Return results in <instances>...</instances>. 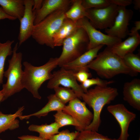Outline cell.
Wrapping results in <instances>:
<instances>
[{
  "label": "cell",
  "instance_id": "cell-1",
  "mask_svg": "<svg viewBox=\"0 0 140 140\" xmlns=\"http://www.w3.org/2000/svg\"><path fill=\"white\" fill-rule=\"evenodd\" d=\"M87 67L94 71L100 77L106 79L120 74L134 76L138 74L128 67L122 58L112 52L108 47L98 53Z\"/></svg>",
  "mask_w": 140,
  "mask_h": 140
},
{
  "label": "cell",
  "instance_id": "cell-2",
  "mask_svg": "<svg viewBox=\"0 0 140 140\" xmlns=\"http://www.w3.org/2000/svg\"><path fill=\"white\" fill-rule=\"evenodd\" d=\"M118 94L116 88L96 86L82 94V99L93 111V120L85 130L97 132L101 123L100 116L103 108L114 100Z\"/></svg>",
  "mask_w": 140,
  "mask_h": 140
},
{
  "label": "cell",
  "instance_id": "cell-3",
  "mask_svg": "<svg viewBox=\"0 0 140 140\" xmlns=\"http://www.w3.org/2000/svg\"><path fill=\"white\" fill-rule=\"evenodd\" d=\"M23 65L24 69L22 82L24 88L34 97L41 99L38 90L45 81L52 78L51 72L58 65L57 58H50L46 64L39 66H34L27 61L24 62Z\"/></svg>",
  "mask_w": 140,
  "mask_h": 140
},
{
  "label": "cell",
  "instance_id": "cell-4",
  "mask_svg": "<svg viewBox=\"0 0 140 140\" xmlns=\"http://www.w3.org/2000/svg\"><path fill=\"white\" fill-rule=\"evenodd\" d=\"M63 10L57 11L34 25L31 34L33 38L38 44L53 48L54 34L60 27L66 18Z\"/></svg>",
  "mask_w": 140,
  "mask_h": 140
},
{
  "label": "cell",
  "instance_id": "cell-5",
  "mask_svg": "<svg viewBox=\"0 0 140 140\" xmlns=\"http://www.w3.org/2000/svg\"><path fill=\"white\" fill-rule=\"evenodd\" d=\"M18 45V43L15 44L11 58L8 60V68L4 72V76L6 78L7 81L2 86L3 101L24 88L22 82L23 72L21 64L22 54L21 52H17Z\"/></svg>",
  "mask_w": 140,
  "mask_h": 140
},
{
  "label": "cell",
  "instance_id": "cell-6",
  "mask_svg": "<svg viewBox=\"0 0 140 140\" xmlns=\"http://www.w3.org/2000/svg\"><path fill=\"white\" fill-rule=\"evenodd\" d=\"M89 42L85 31L79 28L63 42L62 52L60 57L57 58L58 65L61 67L75 59L87 51Z\"/></svg>",
  "mask_w": 140,
  "mask_h": 140
},
{
  "label": "cell",
  "instance_id": "cell-7",
  "mask_svg": "<svg viewBox=\"0 0 140 140\" xmlns=\"http://www.w3.org/2000/svg\"><path fill=\"white\" fill-rule=\"evenodd\" d=\"M77 23L78 27L83 29L88 36L89 42L87 50L101 45L111 47L122 41L121 39L103 34L97 30L86 17L79 20Z\"/></svg>",
  "mask_w": 140,
  "mask_h": 140
},
{
  "label": "cell",
  "instance_id": "cell-8",
  "mask_svg": "<svg viewBox=\"0 0 140 140\" xmlns=\"http://www.w3.org/2000/svg\"><path fill=\"white\" fill-rule=\"evenodd\" d=\"M118 10V6L114 4L102 8L86 9V18L96 29L105 30L113 25Z\"/></svg>",
  "mask_w": 140,
  "mask_h": 140
},
{
  "label": "cell",
  "instance_id": "cell-9",
  "mask_svg": "<svg viewBox=\"0 0 140 140\" xmlns=\"http://www.w3.org/2000/svg\"><path fill=\"white\" fill-rule=\"evenodd\" d=\"M62 111L74 119L78 125L77 130L79 132L85 130L93 118V114L87 108L86 103L78 98L70 101Z\"/></svg>",
  "mask_w": 140,
  "mask_h": 140
},
{
  "label": "cell",
  "instance_id": "cell-10",
  "mask_svg": "<svg viewBox=\"0 0 140 140\" xmlns=\"http://www.w3.org/2000/svg\"><path fill=\"white\" fill-rule=\"evenodd\" d=\"M52 74V78L47 83L48 88L54 89L62 85L65 87L71 88L77 98L82 99V95L84 92L80 85L77 82L74 72L61 67L60 70L54 72Z\"/></svg>",
  "mask_w": 140,
  "mask_h": 140
},
{
  "label": "cell",
  "instance_id": "cell-11",
  "mask_svg": "<svg viewBox=\"0 0 140 140\" xmlns=\"http://www.w3.org/2000/svg\"><path fill=\"white\" fill-rule=\"evenodd\" d=\"M131 9L125 7L118 6L117 14L113 25L111 27L105 30L107 35L121 39L129 35V31L128 26L133 15Z\"/></svg>",
  "mask_w": 140,
  "mask_h": 140
},
{
  "label": "cell",
  "instance_id": "cell-12",
  "mask_svg": "<svg viewBox=\"0 0 140 140\" xmlns=\"http://www.w3.org/2000/svg\"><path fill=\"white\" fill-rule=\"evenodd\" d=\"M107 109L116 119L121 128L120 134L117 140H128L129 125L135 119L136 114L129 110L122 104L110 105Z\"/></svg>",
  "mask_w": 140,
  "mask_h": 140
},
{
  "label": "cell",
  "instance_id": "cell-13",
  "mask_svg": "<svg viewBox=\"0 0 140 140\" xmlns=\"http://www.w3.org/2000/svg\"><path fill=\"white\" fill-rule=\"evenodd\" d=\"M24 12L19 20L20 26L18 37L19 46L31 37L34 25L35 13L32 10L33 0H24Z\"/></svg>",
  "mask_w": 140,
  "mask_h": 140
},
{
  "label": "cell",
  "instance_id": "cell-14",
  "mask_svg": "<svg viewBox=\"0 0 140 140\" xmlns=\"http://www.w3.org/2000/svg\"><path fill=\"white\" fill-rule=\"evenodd\" d=\"M72 2V0H43L41 7L35 12L34 25L57 11L63 10L67 11Z\"/></svg>",
  "mask_w": 140,
  "mask_h": 140
},
{
  "label": "cell",
  "instance_id": "cell-15",
  "mask_svg": "<svg viewBox=\"0 0 140 140\" xmlns=\"http://www.w3.org/2000/svg\"><path fill=\"white\" fill-rule=\"evenodd\" d=\"M123 99L134 108L140 110V80L134 79L124 83Z\"/></svg>",
  "mask_w": 140,
  "mask_h": 140
},
{
  "label": "cell",
  "instance_id": "cell-16",
  "mask_svg": "<svg viewBox=\"0 0 140 140\" xmlns=\"http://www.w3.org/2000/svg\"><path fill=\"white\" fill-rule=\"evenodd\" d=\"M100 45L87 50L74 60L67 63L61 67L76 72L88 68L87 66L97 56L99 51L104 46Z\"/></svg>",
  "mask_w": 140,
  "mask_h": 140
},
{
  "label": "cell",
  "instance_id": "cell-17",
  "mask_svg": "<svg viewBox=\"0 0 140 140\" xmlns=\"http://www.w3.org/2000/svg\"><path fill=\"white\" fill-rule=\"evenodd\" d=\"M140 43V36L137 32L129 36L124 41L111 47H108L113 53L122 58L129 53H133Z\"/></svg>",
  "mask_w": 140,
  "mask_h": 140
},
{
  "label": "cell",
  "instance_id": "cell-18",
  "mask_svg": "<svg viewBox=\"0 0 140 140\" xmlns=\"http://www.w3.org/2000/svg\"><path fill=\"white\" fill-rule=\"evenodd\" d=\"M79 28L77 22L66 17L53 36V41L54 46L62 45L64 41L73 35Z\"/></svg>",
  "mask_w": 140,
  "mask_h": 140
},
{
  "label": "cell",
  "instance_id": "cell-19",
  "mask_svg": "<svg viewBox=\"0 0 140 140\" xmlns=\"http://www.w3.org/2000/svg\"><path fill=\"white\" fill-rule=\"evenodd\" d=\"M48 101L46 104L41 109L34 113L26 115H22L19 118L21 120L28 119L31 117L34 116L40 118L47 115L53 111H57L62 110L66 106L54 94L50 95L47 97Z\"/></svg>",
  "mask_w": 140,
  "mask_h": 140
},
{
  "label": "cell",
  "instance_id": "cell-20",
  "mask_svg": "<svg viewBox=\"0 0 140 140\" xmlns=\"http://www.w3.org/2000/svg\"><path fill=\"white\" fill-rule=\"evenodd\" d=\"M0 5L7 14L16 19L19 20L23 16L24 0H0Z\"/></svg>",
  "mask_w": 140,
  "mask_h": 140
},
{
  "label": "cell",
  "instance_id": "cell-21",
  "mask_svg": "<svg viewBox=\"0 0 140 140\" xmlns=\"http://www.w3.org/2000/svg\"><path fill=\"white\" fill-rule=\"evenodd\" d=\"M24 108V106H22L13 114H5L0 111V134L7 130H13L19 127V122L17 118L22 115Z\"/></svg>",
  "mask_w": 140,
  "mask_h": 140
},
{
  "label": "cell",
  "instance_id": "cell-22",
  "mask_svg": "<svg viewBox=\"0 0 140 140\" xmlns=\"http://www.w3.org/2000/svg\"><path fill=\"white\" fill-rule=\"evenodd\" d=\"M60 128L55 122L50 124H46L40 125L32 124L29 127L28 129L30 131L39 133L40 137L48 140L51 136L59 132Z\"/></svg>",
  "mask_w": 140,
  "mask_h": 140
},
{
  "label": "cell",
  "instance_id": "cell-23",
  "mask_svg": "<svg viewBox=\"0 0 140 140\" xmlns=\"http://www.w3.org/2000/svg\"><path fill=\"white\" fill-rule=\"evenodd\" d=\"M82 2V0H72V6L65 12L66 17L75 22L86 17V9L83 6Z\"/></svg>",
  "mask_w": 140,
  "mask_h": 140
},
{
  "label": "cell",
  "instance_id": "cell-24",
  "mask_svg": "<svg viewBox=\"0 0 140 140\" xmlns=\"http://www.w3.org/2000/svg\"><path fill=\"white\" fill-rule=\"evenodd\" d=\"M14 42V40H8L3 43L0 42V86L3 81L5 61L8 56L12 54V45Z\"/></svg>",
  "mask_w": 140,
  "mask_h": 140
},
{
  "label": "cell",
  "instance_id": "cell-25",
  "mask_svg": "<svg viewBox=\"0 0 140 140\" xmlns=\"http://www.w3.org/2000/svg\"><path fill=\"white\" fill-rule=\"evenodd\" d=\"M55 122L60 128L68 125L74 126L76 130L78 125L74 119L70 115L65 113L62 110L57 111L53 115Z\"/></svg>",
  "mask_w": 140,
  "mask_h": 140
},
{
  "label": "cell",
  "instance_id": "cell-26",
  "mask_svg": "<svg viewBox=\"0 0 140 140\" xmlns=\"http://www.w3.org/2000/svg\"><path fill=\"white\" fill-rule=\"evenodd\" d=\"M55 94L64 104L77 98L74 92L71 89L59 86L54 88Z\"/></svg>",
  "mask_w": 140,
  "mask_h": 140
},
{
  "label": "cell",
  "instance_id": "cell-27",
  "mask_svg": "<svg viewBox=\"0 0 140 140\" xmlns=\"http://www.w3.org/2000/svg\"><path fill=\"white\" fill-rule=\"evenodd\" d=\"M125 65L134 72H140V54L133 53H129L122 58Z\"/></svg>",
  "mask_w": 140,
  "mask_h": 140
},
{
  "label": "cell",
  "instance_id": "cell-28",
  "mask_svg": "<svg viewBox=\"0 0 140 140\" xmlns=\"http://www.w3.org/2000/svg\"><path fill=\"white\" fill-rule=\"evenodd\" d=\"M75 140H117L103 135L97 131L84 130L80 132Z\"/></svg>",
  "mask_w": 140,
  "mask_h": 140
},
{
  "label": "cell",
  "instance_id": "cell-29",
  "mask_svg": "<svg viewBox=\"0 0 140 140\" xmlns=\"http://www.w3.org/2000/svg\"><path fill=\"white\" fill-rule=\"evenodd\" d=\"M113 81H107L98 78L89 79L80 85L84 93L86 92L88 89L93 85L101 86H107L114 83Z\"/></svg>",
  "mask_w": 140,
  "mask_h": 140
},
{
  "label": "cell",
  "instance_id": "cell-30",
  "mask_svg": "<svg viewBox=\"0 0 140 140\" xmlns=\"http://www.w3.org/2000/svg\"><path fill=\"white\" fill-rule=\"evenodd\" d=\"M82 4L86 9H101L112 4L111 0H82Z\"/></svg>",
  "mask_w": 140,
  "mask_h": 140
},
{
  "label": "cell",
  "instance_id": "cell-31",
  "mask_svg": "<svg viewBox=\"0 0 140 140\" xmlns=\"http://www.w3.org/2000/svg\"><path fill=\"white\" fill-rule=\"evenodd\" d=\"M79 132H70L68 130H63L51 136L48 140H75Z\"/></svg>",
  "mask_w": 140,
  "mask_h": 140
},
{
  "label": "cell",
  "instance_id": "cell-32",
  "mask_svg": "<svg viewBox=\"0 0 140 140\" xmlns=\"http://www.w3.org/2000/svg\"><path fill=\"white\" fill-rule=\"evenodd\" d=\"M88 68L80 70L75 72V75L77 81L81 83L92 76V74L88 71Z\"/></svg>",
  "mask_w": 140,
  "mask_h": 140
},
{
  "label": "cell",
  "instance_id": "cell-33",
  "mask_svg": "<svg viewBox=\"0 0 140 140\" xmlns=\"http://www.w3.org/2000/svg\"><path fill=\"white\" fill-rule=\"evenodd\" d=\"M112 4L118 6L126 7L132 3L131 0H112Z\"/></svg>",
  "mask_w": 140,
  "mask_h": 140
},
{
  "label": "cell",
  "instance_id": "cell-34",
  "mask_svg": "<svg viewBox=\"0 0 140 140\" xmlns=\"http://www.w3.org/2000/svg\"><path fill=\"white\" fill-rule=\"evenodd\" d=\"M18 138L20 140H48L43 138L39 136L28 135H23Z\"/></svg>",
  "mask_w": 140,
  "mask_h": 140
},
{
  "label": "cell",
  "instance_id": "cell-35",
  "mask_svg": "<svg viewBox=\"0 0 140 140\" xmlns=\"http://www.w3.org/2000/svg\"><path fill=\"white\" fill-rule=\"evenodd\" d=\"M135 26L129 31V36H132L138 32V31L140 30V21H137L134 22Z\"/></svg>",
  "mask_w": 140,
  "mask_h": 140
},
{
  "label": "cell",
  "instance_id": "cell-36",
  "mask_svg": "<svg viewBox=\"0 0 140 140\" xmlns=\"http://www.w3.org/2000/svg\"><path fill=\"white\" fill-rule=\"evenodd\" d=\"M5 19H8L11 20H14L16 19L7 14L2 8L0 7V20Z\"/></svg>",
  "mask_w": 140,
  "mask_h": 140
},
{
  "label": "cell",
  "instance_id": "cell-37",
  "mask_svg": "<svg viewBox=\"0 0 140 140\" xmlns=\"http://www.w3.org/2000/svg\"><path fill=\"white\" fill-rule=\"evenodd\" d=\"M34 4L32 10L35 12L41 7L42 3L43 0H33Z\"/></svg>",
  "mask_w": 140,
  "mask_h": 140
},
{
  "label": "cell",
  "instance_id": "cell-38",
  "mask_svg": "<svg viewBox=\"0 0 140 140\" xmlns=\"http://www.w3.org/2000/svg\"><path fill=\"white\" fill-rule=\"evenodd\" d=\"M134 4V8L135 10H139L140 9V0H134L132 2Z\"/></svg>",
  "mask_w": 140,
  "mask_h": 140
},
{
  "label": "cell",
  "instance_id": "cell-39",
  "mask_svg": "<svg viewBox=\"0 0 140 140\" xmlns=\"http://www.w3.org/2000/svg\"><path fill=\"white\" fill-rule=\"evenodd\" d=\"M4 98V95L2 90H0V103L3 101Z\"/></svg>",
  "mask_w": 140,
  "mask_h": 140
},
{
  "label": "cell",
  "instance_id": "cell-40",
  "mask_svg": "<svg viewBox=\"0 0 140 140\" xmlns=\"http://www.w3.org/2000/svg\"><path fill=\"white\" fill-rule=\"evenodd\" d=\"M138 140H140V137L139 138V139H138Z\"/></svg>",
  "mask_w": 140,
  "mask_h": 140
}]
</instances>
